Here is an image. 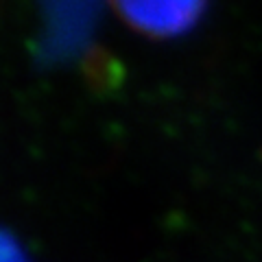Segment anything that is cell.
<instances>
[{"instance_id":"obj_1","label":"cell","mask_w":262,"mask_h":262,"mask_svg":"<svg viewBox=\"0 0 262 262\" xmlns=\"http://www.w3.org/2000/svg\"><path fill=\"white\" fill-rule=\"evenodd\" d=\"M118 18L146 37H179L201 20L208 0H110Z\"/></svg>"},{"instance_id":"obj_2","label":"cell","mask_w":262,"mask_h":262,"mask_svg":"<svg viewBox=\"0 0 262 262\" xmlns=\"http://www.w3.org/2000/svg\"><path fill=\"white\" fill-rule=\"evenodd\" d=\"M5 262H29V260L22 256L20 249H15L11 243H7L5 245Z\"/></svg>"}]
</instances>
